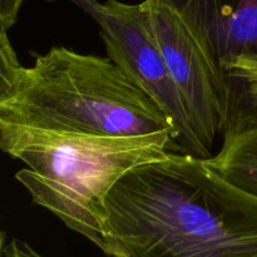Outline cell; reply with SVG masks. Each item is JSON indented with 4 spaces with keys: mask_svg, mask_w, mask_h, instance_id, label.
Here are the masks:
<instances>
[{
    "mask_svg": "<svg viewBox=\"0 0 257 257\" xmlns=\"http://www.w3.org/2000/svg\"><path fill=\"white\" fill-rule=\"evenodd\" d=\"M175 145L170 133L103 137L0 124V148L27 168L15 178L68 228L109 253L107 198L135 168L157 162Z\"/></svg>",
    "mask_w": 257,
    "mask_h": 257,
    "instance_id": "3957f363",
    "label": "cell"
},
{
    "mask_svg": "<svg viewBox=\"0 0 257 257\" xmlns=\"http://www.w3.org/2000/svg\"><path fill=\"white\" fill-rule=\"evenodd\" d=\"M248 85V92L250 94L252 95L253 99L257 102V83H252V84H247Z\"/></svg>",
    "mask_w": 257,
    "mask_h": 257,
    "instance_id": "7c38bea8",
    "label": "cell"
},
{
    "mask_svg": "<svg viewBox=\"0 0 257 257\" xmlns=\"http://www.w3.org/2000/svg\"><path fill=\"white\" fill-rule=\"evenodd\" d=\"M47 2H55V0H47ZM69 2H72L73 4H75L80 9L84 10L85 13H88L95 20L100 7V3H98L97 0H69Z\"/></svg>",
    "mask_w": 257,
    "mask_h": 257,
    "instance_id": "8fae6325",
    "label": "cell"
},
{
    "mask_svg": "<svg viewBox=\"0 0 257 257\" xmlns=\"http://www.w3.org/2000/svg\"><path fill=\"white\" fill-rule=\"evenodd\" d=\"M2 243L3 257H45L42 253L38 252L33 246L20 238H10L9 241H5V235Z\"/></svg>",
    "mask_w": 257,
    "mask_h": 257,
    "instance_id": "9c48e42d",
    "label": "cell"
},
{
    "mask_svg": "<svg viewBox=\"0 0 257 257\" xmlns=\"http://www.w3.org/2000/svg\"><path fill=\"white\" fill-rule=\"evenodd\" d=\"M205 162L223 180L257 197V122L228 123L221 150Z\"/></svg>",
    "mask_w": 257,
    "mask_h": 257,
    "instance_id": "52a82bcc",
    "label": "cell"
},
{
    "mask_svg": "<svg viewBox=\"0 0 257 257\" xmlns=\"http://www.w3.org/2000/svg\"><path fill=\"white\" fill-rule=\"evenodd\" d=\"M95 22L100 28L108 58L172 120L180 135L178 146L188 155L203 160L187 108L156 43L143 3L127 4L107 0L100 4Z\"/></svg>",
    "mask_w": 257,
    "mask_h": 257,
    "instance_id": "5b68a950",
    "label": "cell"
},
{
    "mask_svg": "<svg viewBox=\"0 0 257 257\" xmlns=\"http://www.w3.org/2000/svg\"><path fill=\"white\" fill-rule=\"evenodd\" d=\"M156 43L177 87L203 153L231 122L232 88L205 28L163 0L142 2Z\"/></svg>",
    "mask_w": 257,
    "mask_h": 257,
    "instance_id": "277c9868",
    "label": "cell"
},
{
    "mask_svg": "<svg viewBox=\"0 0 257 257\" xmlns=\"http://www.w3.org/2000/svg\"><path fill=\"white\" fill-rule=\"evenodd\" d=\"M107 211L109 257H257V197L188 153L128 172Z\"/></svg>",
    "mask_w": 257,
    "mask_h": 257,
    "instance_id": "6da1fadb",
    "label": "cell"
},
{
    "mask_svg": "<svg viewBox=\"0 0 257 257\" xmlns=\"http://www.w3.org/2000/svg\"><path fill=\"white\" fill-rule=\"evenodd\" d=\"M0 124L73 135L136 137L178 131L110 58L65 47L25 67L0 33Z\"/></svg>",
    "mask_w": 257,
    "mask_h": 257,
    "instance_id": "7a4b0ae2",
    "label": "cell"
},
{
    "mask_svg": "<svg viewBox=\"0 0 257 257\" xmlns=\"http://www.w3.org/2000/svg\"><path fill=\"white\" fill-rule=\"evenodd\" d=\"M228 77L242 80L246 84L257 83V53L240 54L221 62Z\"/></svg>",
    "mask_w": 257,
    "mask_h": 257,
    "instance_id": "ba28073f",
    "label": "cell"
},
{
    "mask_svg": "<svg viewBox=\"0 0 257 257\" xmlns=\"http://www.w3.org/2000/svg\"><path fill=\"white\" fill-rule=\"evenodd\" d=\"M195 18L222 62L257 53V0H163Z\"/></svg>",
    "mask_w": 257,
    "mask_h": 257,
    "instance_id": "8992f818",
    "label": "cell"
},
{
    "mask_svg": "<svg viewBox=\"0 0 257 257\" xmlns=\"http://www.w3.org/2000/svg\"><path fill=\"white\" fill-rule=\"evenodd\" d=\"M24 0H0V28L9 32L17 23Z\"/></svg>",
    "mask_w": 257,
    "mask_h": 257,
    "instance_id": "30bf717a",
    "label": "cell"
}]
</instances>
